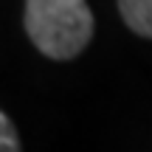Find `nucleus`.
<instances>
[{
	"instance_id": "nucleus-1",
	"label": "nucleus",
	"mask_w": 152,
	"mask_h": 152,
	"mask_svg": "<svg viewBox=\"0 0 152 152\" xmlns=\"http://www.w3.org/2000/svg\"><path fill=\"white\" fill-rule=\"evenodd\" d=\"M23 26L48 59H73L93 39V11L85 0H26Z\"/></svg>"
},
{
	"instance_id": "nucleus-2",
	"label": "nucleus",
	"mask_w": 152,
	"mask_h": 152,
	"mask_svg": "<svg viewBox=\"0 0 152 152\" xmlns=\"http://www.w3.org/2000/svg\"><path fill=\"white\" fill-rule=\"evenodd\" d=\"M118 14L130 31L152 39V0H118Z\"/></svg>"
},
{
	"instance_id": "nucleus-3",
	"label": "nucleus",
	"mask_w": 152,
	"mask_h": 152,
	"mask_svg": "<svg viewBox=\"0 0 152 152\" xmlns=\"http://www.w3.org/2000/svg\"><path fill=\"white\" fill-rule=\"evenodd\" d=\"M0 152H20V138L11 118L0 110Z\"/></svg>"
}]
</instances>
